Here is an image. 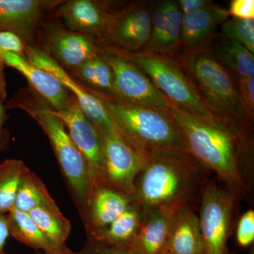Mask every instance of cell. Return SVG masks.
Listing matches in <instances>:
<instances>
[{
    "mask_svg": "<svg viewBox=\"0 0 254 254\" xmlns=\"http://www.w3.org/2000/svg\"><path fill=\"white\" fill-rule=\"evenodd\" d=\"M170 113L180 128L190 155L217 174L227 188L242 195L253 174L252 137L224 124L210 123L171 104Z\"/></svg>",
    "mask_w": 254,
    "mask_h": 254,
    "instance_id": "obj_1",
    "label": "cell"
},
{
    "mask_svg": "<svg viewBox=\"0 0 254 254\" xmlns=\"http://www.w3.org/2000/svg\"><path fill=\"white\" fill-rule=\"evenodd\" d=\"M196 86L205 104L220 122L240 134L252 137V124L235 78L213 54L212 48L175 58Z\"/></svg>",
    "mask_w": 254,
    "mask_h": 254,
    "instance_id": "obj_2",
    "label": "cell"
},
{
    "mask_svg": "<svg viewBox=\"0 0 254 254\" xmlns=\"http://www.w3.org/2000/svg\"><path fill=\"white\" fill-rule=\"evenodd\" d=\"M201 166L190 153L146 155L144 167L135 182L133 203L142 211L163 205L190 203Z\"/></svg>",
    "mask_w": 254,
    "mask_h": 254,
    "instance_id": "obj_3",
    "label": "cell"
},
{
    "mask_svg": "<svg viewBox=\"0 0 254 254\" xmlns=\"http://www.w3.org/2000/svg\"><path fill=\"white\" fill-rule=\"evenodd\" d=\"M102 100L120 136L141 154L190 153L170 113L117 100Z\"/></svg>",
    "mask_w": 254,
    "mask_h": 254,
    "instance_id": "obj_4",
    "label": "cell"
},
{
    "mask_svg": "<svg viewBox=\"0 0 254 254\" xmlns=\"http://www.w3.org/2000/svg\"><path fill=\"white\" fill-rule=\"evenodd\" d=\"M34 94L36 99L30 102L15 97L6 103V109L25 110L43 128L82 215L94 188L89 167L63 122L50 113V107L35 92Z\"/></svg>",
    "mask_w": 254,
    "mask_h": 254,
    "instance_id": "obj_5",
    "label": "cell"
},
{
    "mask_svg": "<svg viewBox=\"0 0 254 254\" xmlns=\"http://www.w3.org/2000/svg\"><path fill=\"white\" fill-rule=\"evenodd\" d=\"M124 53L178 109L208 123L224 124L208 109L194 83L175 58L146 50Z\"/></svg>",
    "mask_w": 254,
    "mask_h": 254,
    "instance_id": "obj_6",
    "label": "cell"
},
{
    "mask_svg": "<svg viewBox=\"0 0 254 254\" xmlns=\"http://www.w3.org/2000/svg\"><path fill=\"white\" fill-rule=\"evenodd\" d=\"M100 54L113 71L114 100L170 113L172 103L123 51L107 46Z\"/></svg>",
    "mask_w": 254,
    "mask_h": 254,
    "instance_id": "obj_7",
    "label": "cell"
},
{
    "mask_svg": "<svg viewBox=\"0 0 254 254\" xmlns=\"http://www.w3.org/2000/svg\"><path fill=\"white\" fill-rule=\"evenodd\" d=\"M240 197L236 192L215 182L203 187L198 223L204 254H230L227 242Z\"/></svg>",
    "mask_w": 254,
    "mask_h": 254,
    "instance_id": "obj_8",
    "label": "cell"
},
{
    "mask_svg": "<svg viewBox=\"0 0 254 254\" xmlns=\"http://www.w3.org/2000/svg\"><path fill=\"white\" fill-rule=\"evenodd\" d=\"M104 159L99 184L133 198L135 182L143 170L146 156L128 144L118 130L103 133Z\"/></svg>",
    "mask_w": 254,
    "mask_h": 254,
    "instance_id": "obj_9",
    "label": "cell"
},
{
    "mask_svg": "<svg viewBox=\"0 0 254 254\" xmlns=\"http://www.w3.org/2000/svg\"><path fill=\"white\" fill-rule=\"evenodd\" d=\"M152 31V3L136 1L114 11L103 41L125 53L143 51Z\"/></svg>",
    "mask_w": 254,
    "mask_h": 254,
    "instance_id": "obj_10",
    "label": "cell"
},
{
    "mask_svg": "<svg viewBox=\"0 0 254 254\" xmlns=\"http://www.w3.org/2000/svg\"><path fill=\"white\" fill-rule=\"evenodd\" d=\"M25 57L32 64L59 80L60 83L74 97L82 111L99 130L101 134L116 129L101 98L82 86L46 52L28 45L26 46Z\"/></svg>",
    "mask_w": 254,
    "mask_h": 254,
    "instance_id": "obj_11",
    "label": "cell"
},
{
    "mask_svg": "<svg viewBox=\"0 0 254 254\" xmlns=\"http://www.w3.org/2000/svg\"><path fill=\"white\" fill-rule=\"evenodd\" d=\"M50 111L64 125L70 138L86 160L93 186H97L99 184L104 159L103 135L83 113L73 95L64 109L57 111L50 107Z\"/></svg>",
    "mask_w": 254,
    "mask_h": 254,
    "instance_id": "obj_12",
    "label": "cell"
},
{
    "mask_svg": "<svg viewBox=\"0 0 254 254\" xmlns=\"http://www.w3.org/2000/svg\"><path fill=\"white\" fill-rule=\"evenodd\" d=\"M105 1L93 0L63 1L54 11L69 31L95 36L102 41L114 11Z\"/></svg>",
    "mask_w": 254,
    "mask_h": 254,
    "instance_id": "obj_13",
    "label": "cell"
},
{
    "mask_svg": "<svg viewBox=\"0 0 254 254\" xmlns=\"http://www.w3.org/2000/svg\"><path fill=\"white\" fill-rule=\"evenodd\" d=\"M182 13L177 1L152 3V31L146 51L176 58L182 52Z\"/></svg>",
    "mask_w": 254,
    "mask_h": 254,
    "instance_id": "obj_14",
    "label": "cell"
},
{
    "mask_svg": "<svg viewBox=\"0 0 254 254\" xmlns=\"http://www.w3.org/2000/svg\"><path fill=\"white\" fill-rule=\"evenodd\" d=\"M63 1L0 0V32H11L27 46L43 15Z\"/></svg>",
    "mask_w": 254,
    "mask_h": 254,
    "instance_id": "obj_15",
    "label": "cell"
},
{
    "mask_svg": "<svg viewBox=\"0 0 254 254\" xmlns=\"http://www.w3.org/2000/svg\"><path fill=\"white\" fill-rule=\"evenodd\" d=\"M229 16L227 10L214 2L199 11L182 15L180 55L212 48L218 26Z\"/></svg>",
    "mask_w": 254,
    "mask_h": 254,
    "instance_id": "obj_16",
    "label": "cell"
},
{
    "mask_svg": "<svg viewBox=\"0 0 254 254\" xmlns=\"http://www.w3.org/2000/svg\"><path fill=\"white\" fill-rule=\"evenodd\" d=\"M184 205H163L142 211L141 225L127 250L131 254H163L174 215Z\"/></svg>",
    "mask_w": 254,
    "mask_h": 254,
    "instance_id": "obj_17",
    "label": "cell"
},
{
    "mask_svg": "<svg viewBox=\"0 0 254 254\" xmlns=\"http://www.w3.org/2000/svg\"><path fill=\"white\" fill-rule=\"evenodd\" d=\"M3 58L5 66L21 73L33 91L52 109L60 111L67 106L72 95L53 75L32 64L26 57L4 52Z\"/></svg>",
    "mask_w": 254,
    "mask_h": 254,
    "instance_id": "obj_18",
    "label": "cell"
},
{
    "mask_svg": "<svg viewBox=\"0 0 254 254\" xmlns=\"http://www.w3.org/2000/svg\"><path fill=\"white\" fill-rule=\"evenodd\" d=\"M133 203L131 197L110 187H94L82 215L88 236L109 226Z\"/></svg>",
    "mask_w": 254,
    "mask_h": 254,
    "instance_id": "obj_19",
    "label": "cell"
},
{
    "mask_svg": "<svg viewBox=\"0 0 254 254\" xmlns=\"http://www.w3.org/2000/svg\"><path fill=\"white\" fill-rule=\"evenodd\" d=\"M45 43L44 51L71 71L98 55L100 49L91 36L62 28L50 30Z\"/></svg>",
    "mask_w": 254,
    "mask_h": 254,
    "instance_id": "obj_20",
    "label": "cell"
},
{
    "mask_svg": "<svg viewBox=\"0 0 254 254\" xmlns=\"http://www.w3.org/2000/svg\"><path fill=\"white\" fill-rule=\"evenodd\" d=\"M163 254H204L198 215L190 203L174 215Z\"/></svg>",
    "mask_w": 254,
    "mask_h": 254,
    "instance_id": "obj_21",
    "label": "cell"
},
{
    "mask_svg": "<svg viewBox=\"0 0 254 254\" xmlns=\"http://www.w3.org/2000/svg\"><path fill=\"white\" fill-rule=\"evenodd\" d=\"M72 76L98 98L115 100L113 71L99 53L71 71Z\"/></svg>",
    "mask_w": 254,
    "mask_h": 254,
    "instance_id": "obj_22",
    "label": "cell"
},
{
    "mask_svg": "<svg viewBox=\"0 0 254 254\" xmlns=\"http://www.w3.org/2000/svg\"><path fill=\"white\" fill-rule=\"evenodd\" d=\"M143 218L141 209L133 203L115 221L91 237L105 245L125 247L136 235Z\"/></svg>",
    "mask_w": 254,
    "mask_h": 254,
    "instance_id": "obj_23",
    "label": "cell"
},
{
    "mask_svg": "<svg viewBox=\"0 0 254 254\" xmlns=\"http://www.w3.org/2000/svg\"><path fill=\"white\" fill-rule=\"evenodd\" d=\"M6 222L9 235L23 245L45 252L58 248L45 236L28 213L12 208L8 213Z\"/></svg>",
    "mask_w": 254,
    "mask_h": 254,
    "instance_id": "obj_24",
    "label": "cell"
},
{
    "mask_svg": "<svg viewBox=\"0 0 254 254\" xmlns=\"http://www.w3.org/2000/svg\"><path fill=\"white\" fill-rule=\"evenodd\" d=\"M213 52L217 60L232 73L234 77H254V54L240 43L221 38Z\"/></svg>",
    "mask_w": 254,
    "mask_h": 254,
    "instance_id": "obj_25",
    "label": "cell"
},
{
    "mask_svg": "<svg viewBox=\"0 0 254 254\" xmlns=\"http://www.w3.org/2000/svg\"><path fill=\"white\" fill-rule=\"evenodd\" d=\"M28 215L53 245L58 247L66 245L71 232V222L64 216L58 205L38 207Z\"/></svg>",
    "mask_w": 254,
    "mask_h": 254,
    "instance_id": "obj_26",
    "label": "cell"
},
{
    "mask_svg": "<svg viewBox=\"0 0 254 254\" xmlns=\"http://www.w3.org/2000/svg\"><path fill=\"white\" fill-rule=\"evenodd\" d=\"M57 205L44 183L28 168L20 182L14 208L28 213L38 207Z\"/></svg>",
    "mask_w": 254,
    "mask_h": 254,
    "instance_id": "obj_27",
    "label": "cell"
},
{
    "mask_svg": "<svg viewBox=\"0 0 254 254\" xmlns=\"http://www.w3.org/2000/svg\"><path fill=\"white\" fill-rule=\"evenodd\" d=\"M28 167L18 159H7L0 163V214L9 213L15 200L23 174Z\"/></svg>",
    "mask_w": 254,
    "mask_h": 254,
    "instance_id": "obj_28",
    "label": "cell"
},
{
    "mask_svg": "<svg viewBox=\"0 0 254 254\" xmlns=\"http://www.w3.org/2000/svg\"><path fill=\"white\" fill-rule=\"evenodd\" d=\"M222 39L231 40L245 46L254 53V20L232 18L220 26Z\"/></svg>",
    "mask_w": 254,
    "mask_h": 254,
    "instance_id": "obj_29",
    "label": "cell"
},
{
    "mask_svg": "<svg viewBox=\"0 0 254 254\" xmlns=\"http://www.w3.org/2000/svg\"><path fill=\"white\" fill-rule=\"evenodd\" d=\"M26 46L27 45L17 35L11 32H0V100L4 103L7 95V86L5 79L3 53L9 52L25 57Z\"/></svg>",
    "mask_w": 254,
    "mask_h": 254,
    "instance_id": "obj_30",
    "label": "cell"
},
{
    "mask_svg": "<svg viewBox=\"0 0 254 254\" xmlns=\"http://www.w3.org/2000/svg\"><path fill=\"white\" fill-rule=\"evenodd\" d=\"M236 240L242 248H247L254 242V210L250 209L241 216L237 225Z\"/></svg>",
    "mask_w": 254,
    "mask_h": 254,
    "instance_id": "obj_31",
    "label": "cell"
},
{
    "mask_svg": "<svg viewBox=\"0 0 254 254\" xmlns=\"http://www.w3.org/2000/svg\"><path fill=\"white\" fill-rule=\"evenodd\" d=\"M241 100L252 122L254 119V77L235 78Z\"/></svg>",
    "mask_w": 254,
    "mask_h": 254,
    "instance_id": "obj_32",
    "label": "cell"
},
{
    "mask_svg": "<svg viewBox=\"0 0 254 254\" xmlns=\"http://www.w3.org/2000/svg\"><path fill=\"white\" fill-rule=\"evenodd\" d=\"M75 254H131L125 247L105 245L88 237L84 247Z\"/></svg>",
    "mask_w": 254,
    "mask_h": 254,
    "instance_id": "obj_33",
    "label": "cell"
},
{
    "mask_svg": "<svg viewBox=\"0 0 254 254\" xmlns=\"http://www.w3.org/2000/svg\"><path fill=\"white\" fill-rule=\"evenodd\" d=\"M229 15L241 19L254 20V0H232L227 10Z\"/></svg>",
    "mask_w": 254,
    "mask_h": 254,
    "instance_id": "obj_34",
    "label": "cell"
},
{
    "mask_svg": "<svg viewBox=\"0 0 254 254\" xmlns=\"http://www.w3.org/2000/svg\"><path fill=\"white\" fill-rule=\"evenodd\" d=\"M212 1L209 0H179L177 1L179 8L181 10L182 14H190L204 9L209 6Z\"/></svg>",
    "mask_w": 254,
    "mask_h": 254,
    "instance_id": "obj_35",
    "label": "cell"
},
{
    "mask_svg": "<svg viewBox=\"0 0 254 254\" xmlns=\"http://www.w3.org/2000/svg\"><path fill=\"white\" fill-rule=\"evenodd\" d=\"M6 110L7 109L4 102L0 100V150L4 148L7 141V133L4 128V124L8 118Z\"/></svg>",
    "mask_w": 254,
    "mask_h": 254,
    "instance_id": "obj_36",
    "label": "cell"
},
{
    "mask_svg": "<svg viewBox=\"0 0 254 254\" xmlns=\"http://www.w3.org/2000/svg\"><path fill=\"white\" fill-rule=\"evenodd\" d=\"M9 236L6 216L0 214V251H3L5 242Z\"/></svg>",
    "mask_w": 254,
    "mask_h": 254,
    "instance_id": "obj_37",
    "label": "cell"
},
{
    "mask_svg": "<svg viewBox=\"0 0 254 254\" xmlns=\"http://www.w3.org/2000/svg\"><path fill=\"white\" fill-rule=\"evenodd\" d=\"M38 254H75V252L70 250L66 245H64L63 247H58L54 250L46 252H41Z\"/></svg>",
    "mask_w": 254,
    "mask_h": 254,
    "instance_id": "obj_38",
    "label": "cell"
},
{
    "mask_svg": "<svg viewBox=\"0 0 254 254\" xmlns=\"http://www.w3.org/2000/svg\"><path fill=\"white\" fill-rule=\"evenodd\" d=\"M0 254H4V253L3 252V251H0Z\"/></svg>",
    "mask_w": 254,
    "mask_h": 254,
    "instance_id": "obj_39",
    "label": "cell"
}]
</instances>
